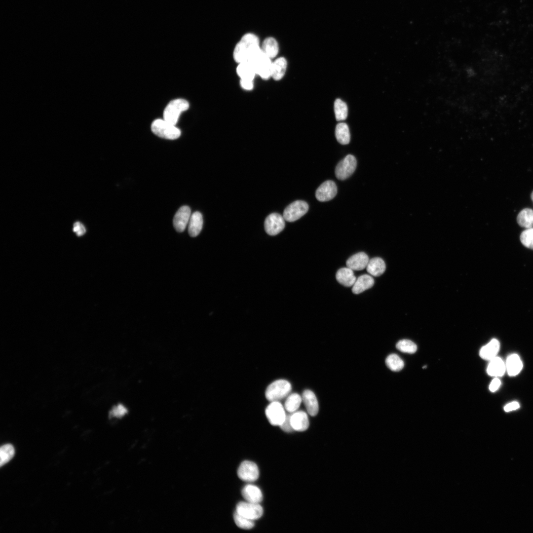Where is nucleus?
<instances>
[{
    "label": "nucleus",
    "mask_w": 533,
    "mask_h": 533,
    "mask_svg": "<svg viewBox=\"0 0 533 533\" xmlns=\"http://www.w3.org/2000/svg\"><path fill=\"white\" fill-rule=\"evenodd\" d=\"M336 277L338 282L345 287L352 286L356 279L353 270L347 266L339 269Z\"/></svg>",
    "instance_id": "20"
},
{
    "label": "nucleus",
    "mask_w": 533,
    "mask_h": 533,
    "mask_svg": "<svg viewBox=\"0 0 533 533\" xmlns=\"http://www.w3.org/2000/svg\"><path fill=\"white\" fill-rule=\"evenodd\" d=\"M501 385V381L497 377L494 379L490 383L489 389L491 392H495Z\"/></svg>",
    "instance_id": "41"
},
{
    "label": "nucleus",
    "mask_w": 533,
    "mask_h": 533,
    "mask_svg": "<svg viewBox=\"0 0 533 533\" xmlns=\"http://www.w3.org/2000/svg\"><path fill=\"white\" fill-rule=\"evenodd\" d=\"M14 455V449L12 445L9 444L2 446L0 449V466L8 462Z\"/></svg>",
    "instance_id": "33"
},
{
    "label": "nucleus",
    "mask_w": 533,
    "mask_h": 533,
    "mask_svg": "<svg viewBox=\"0 0 533 533\" xmlns=\"http://www.w3.org/2000/svg\"><path fill=\"white\" fill-rule=\"evenodd\" d=\"M335 135L338 142L342 145L348 144L350 135L348 125L343 122L338 123L336 127Z\"/></svg>",
    "instance_id": "28"
},
{
    "label": "nucleus",
    "mask_w": 533,
    "mask_h": 533,
    "mask_svg": "<svg viewBox=\"0 0 533 533\" xmlns=\"http://www.w3.org/2000/svg\"><path fill=\"white\" fill-rule=\"evenodd\" d=\"M334 112L337 121L345 120L347 116V106L340 99H337L334 103Z\"/></svg>",
    "instance_id": "32"
},
{
    "label": "nucleus",
    "mask_w": 533,
    "mask_h": 533,
    "mask_svg": "<svg viewBox=\"0 0 533 533\" xmlns=\"http://www.w3.org/2000/svg\"><path fill=\"white\" fill-rule=\"evenodd\" d=\"M73 231L77 236H80L85 233L86 229L84 226L81 223L79 222H76L74 223L73 226Z\"/></svg>",
    "instance_id": "38"
},
{
    "label": "nucleus",
    "mask_w": 533,
    "mask_h": 533,
    "mask_svg": "<svg viewBox=\"0 0 533 533\" xmlns=\"http://www.w3.org/2000/svg\"><path fill=\"white\" fill-rule=\"evenodd\" d=\"M253 66L256 75L264 79L271 77L272 64L271 59L266 55L261 48L248 61Z\"/></svg>",
    "instance_id": "2"
},
{
    "label": "nucleus",
    "mask_w": 533,
    "mask_h": 533,
    "mask_svg": "<svg viewBox=\"0 0 533 533\" xmlns=\"http://www.w3.org/2000/svg\"><path fill=\"white\" fill-rule=\"evenodd\" d=\"M518 224L524 228H531L533 225V210L529 208L523 209L517 218Z\"/></svg>",
    "instance_id": "30"
},
{
    "label": "nucleus",
    "mask_w": 533,
    "mask_h": 533,
    "mask_svg": "<svg viewBox=\"0 0 533 533\" xmlns=\"http://www.w3.org/2000/svg\"><path fill=\"white\" fill-rule=\"evenodd\" d=\"M506 371L510 376L517 375L523 368V363L519 356L512 354L508 356L506 362Z\"/></svg>",
    "instance_id": "21"
},
{
    "label": "nucleus",
    "mask_w": 533,
    "mask_h": 533,
    "mask_svg": "<svg viewBox=\"0 0 533 533\" xmlns=\"http://www.w3.org/2000/svg\"><path fill=\"white\" fill-rule=\"evenodd\" d=\"M151 129L152 132L157 136L166 139H176L181 135V131L179 129L164 119H157L154 120L151 125Z\"/></svg>",
    "instance_id": "4"
},
{
    "label": "nucleus",
    "mask_w": 533,
    "mask_h": 533,
    "mask_svg": "<svg viewBox=\"0 0 533 533\" xmlns=\"http://www.w3.org/2000/svg\"><path fill=\"white\" fill-rule=\"evenodd\" d=\"M337 193L335 183L331 180L323 182L316 190L315 196L320 201H327L333 199Z\"/></svg>",
    "instance_id": "12"
},
{
    "label": "nucleus",
    "mask_w": 533,
    "mask_h": 533,
    "mask_svg": "<svg viewBox=\"0 0 533 533\" xmlns=\"http://www.w3.org/2000/svg\"><path fill=\"white\" fill-rule=\"evenodd\" d=\"M386 366L392 371L401 370L404 365L403 360L396 354L389 355L385 359Z\"/></svg>",
    "instance_id": "31"
},
{
    "label": "nucleus",
    "mask_w": 533,
    "mask_h": 533,
    "mask_svg": "<svg viewBox=\"0 0 533 533\" xmlns=\"http://www.w3.org/2000/svg\"><path fill=\"white\" fill-rule=\"evenodd\" d=\"M287 66V62L284 57H279L272 64L271 77L275 80H279L284 76Z\"/></svg>",
    "instance_id": "25"
},
{
    "label": "nucleus",
    "mask_w": 533,
    "mask_h": 533,
    "mask_svg": "<svg viewBox=\"0 0 533 533\" xmlns=\"http://www.w3.org/2000/svg\"><path fill=\"white\" fill-rule=\"evenodd\" d=\"M356 165L355 157L351 154H348L337 164L335 169V175L339 180H345L353 173Z\"/></svg>",
    "instance_id": "9"
},
{
    "label": "nucleus",
    "mask_w": 533,
    "mask_h": 533,
    "mask_svg": "<svg viewBox=\"0 0 533 533\" xmlns=\"http://www.w3.org/2000/svg\"><path fill=\"white\" fill-rule=\"evenodd\" d=\"M260 48L257 36L252 33H247L242 36L234 49V60L238 64L248 62Z\"/></svg>",
    "instance_id": "1"
},
{
    "label": "nucleus",
    "mask_w": 533,
    "mask_h": 533,
    "mask_svg": "<svg viewBox=\"0 0 533 533\" xmlns=\"http://www.w3.org/2000/svg\"><path fill=\"white\" fill-rule=\"evenodd\" d=\"M369 259L364 252L357 253L346 261V266L353 270H361L366 268Z\"/></svg>",
    "instance_id": "16"
},
{
    "label": "nucleus",
    "mask_w": 533,
    "mask_h": 533,
    "mask_svg": "<svg viewBox=\"0 0 533 533\" xmlns=\"http://www.w3.org/2000/svg\"><path fill=\"white\" fill-rule=\"evenodd\" d=\"M261 48L264 54L271 59L275 57L279 52V45L276 40L268 37L263 41Z\"/></svg>",
    "instance_id": "26"
},
{
    "label": "nucleus",
    "mask_w": 533,
    "mask_h": 533,
    "mask_svg": "<svg viewBox=\"0 0 533 533\" xmlns=\"http://www.w3.org/2000/svg\"><path fill=\"white\" fill-rule=\"evenodd\" d=\"M264 227L268 234L275 235L283 230L285 227V219L278 213H271L266 218Z\"/></svg>",
    "instance_id": "11"
},
{
    "label": "nucleus",
    "mask_w": 533,
    "mask_h": 533,
    "mask_svg": "<svg viewBox=\"0 0 533 533\" xmlns=\"http://www.w3.org/2000/svg\"><path fill=\"white\" fill-rule=\"evenodd\" d=\"M531 198H532V200L533 201V191L532 192V194H531Z\"/></svg>",
    "instance_id": "43"
},
{
    "label": "nucleus",
    "mask_w": 533,
    "mask_h": 533,
    "mask_svg": "<svg viewBox=\"0 0 533 533\" xmlns=\"http://www.w3.org/2000/svg\"><path fill=\"white\" fill-rule=\"evenodd\" d=\"M374 284V280L371 275L363 274L356 279L352 291L355 294H358L371 288Z\"/></svg>",
    "instance_id": "22"
},
{
    "label": "nucleus",
    "mask_w": 533,
    "mask_h": 533,
    "mask_svg": "<svg viewBox=\"0 0 533 533\" xmlns=\"http://www.w3.org/2000/svg\"><path fill=\"white\" fill-rule=\"evenodd\" d=\"M506 371L505 363L497 356L490 360L487 372L489 375L495 377L502 376Z\"/></svg>",
    "instance_id": "19"
},
{
    "label": "nucleus",
    "mask_w": 533,
    "mask_h": 533,
    "mask_svg": "<svg viewBox=\"0 0 533 533\" xmlns=\"http://www.w3.org/2000/svg\"><path fill=\"white\" fill-rule=\"evenodd\" d=\"M240 84L241 87L244 90H251L253 88V80L247 79H240Z\"/></svg>",
    "instance_id": "40"
},
{
    "label": "nucleus",
    "mask_w": 533,
    "mask_h": 533,
    "mask_svg": "<svg viewBox=\"0 0 533 533\" xmlns=\"http://www.w3.org/2000/svg\"><path fill=\"white\" fill-rule=\"evenodd\" d=\"M499 348V341L495 339H493L487 344L482 347L479 355L482 358L490 361L497 356Z\"/></svg>",
    "instance_id": "18"
},
{
    "label": "nucleus",
    "mask_w": 533,
    "mask_h": 533,
    "mask_svg": "<svg viewBox=\"0 0 533 533\" xmlns=\"http://www.w3.org/2000/svg\"><path fill=\"white\" fill-rule=\"evenodd\" d=\"M290 420L294 430L304 431L308 428V417L303 411H297L291 413Z\"/></svg>",
    "instance_id": "14"
},
{
    "label": "nucleus",
    "mask_w": 533,
    "mask_h": 533,
    "mask_svg": "<svg viewBox=\"0 0 533 533\" xmlns=\"http://www.w3.org/2000/svg\"><path fill=\"white\" fill-rule=\"evenodd\" d=\"M233 519L236 526L242 529L250 530L254 526V521L242 516L236 511L234 513Z\"/></svg>",
    "instance_id": "35"
},
{
    "label": "nucleus",
    "mask_w": 533,
    "mask_h": 533,
    "mask_svg": "<svg viewBox=\"0 0 533 533\" xmlns=\"http://www.w3.org/2000/svg\"><path fill=\"white\" fill-rule=\"evenodd\" d=\"M292 389L290 383L285 380H278L266 388L265 395L270 402L279 401L287 398Z\"/></svg>",
    "instance_id": "3"
},
{
    "label": "nucleus",
    "mask_w": 533,
    "mask_h": 533,
    "mask_svg": "<svg viewBox=\"0 0 533 533\" xmlns=\"http://www.w3.org/2000/svg\"><path fill=\"white\" fill-rule=\"evenodd\" d=\"M307 203L303 200H296L289 204L284 210L283 217L285 221L294 222L303 216L308 211Z\"/></svg>",
    "instance_id": "7"
},
{
    "label": "nucleus",
    "mask_w": 533,
    "mask_h": 533,
    "mask_svg": "<svg viewBox=\"0 0 533 533\" xmlns=\"http://www.w3.org/2000/svg\"><path fill=\"white\" fill-rule=\"evenodd\" d=\"M302 397L308 414L311 416H315L318 412L319 405L314 392L310 390L306 389L304 391Z\"/></svg>",
    "instance_id": "15"
},
{
    "label": "nucleus",
    "mask_w": 533,
    "mask_h": 533,
    "mask_svg": "<svg viewBox=\"0 0 533 533\" xmlns=\"http://www.w3.org/2000/svg\"><path fill=\"white\" fill-rule=\"evenodd\" d=\"M203 226L202 214L198 211L193 213L189 222L188 232L191 237L197 236L200 232Z\"/></svg>",
    "instance_id": "23"
},
{
    "label": "nucleus",
    "mask_w": 533,
    "mask_h": 533,
    "mask_svg": "<svg viewBox=\"0 0 533 533\" xmlns=\"http://www.w3.org/2000/svg\"><path fill=\"white\" fill-rule=\"evenodd\" d=\"M302 401V397L297 393H294L287 397L284 407L288 412L293 413L298 410Z\"/></svg>",
    "instance_id": "29"
},
{
    "label": "nucleus",
    "mask_w": 533,
    "mask_h": 533,
    "mask_svg": "<svg viewBox=\"0 0 533 533\" xmlns=\"http://www.w3.org/2000/svg\"><path fill=\"white\" fill-rule=\"evenodd\" d=\"M396 348L401 352L413 354L417 350V345L409 340L403 339L399 341L396 345Z\"/></svg>",
    "instance_id": "34"
},
{
    "label": "nucleus",
    "mask_w": 533,
    "mask_h": 533,
    "mask_svg": "<svg viewBox=\"0 0 533 533\" xmlns=\"http://www.w3.org/2000/svg\"><path fill=\"white\" fill-rule=\"evenodd\" d=\"M236 512L251 520L260 518L263 514V509L260 503L248 501L240 502L236 507Z\"/></svg>",
    "instance_id": "8"
},
{
    "label": "nucleus",
    "mask_w": 533,
    "mask_h": 533,
    "mask_svg": "<svg viewBox=\"0 0 533 533\" xmlns=\"http://www.w3.org/2000/svg\"><path fill=\"white\" fill-rule=\"evenodd\" d=\"M520 407V405L518 402L516 401H513L508 403L504 407V410L506 412H509L514 410L518 409Z\"/></svg>",
    "instance_id": "42"
},
{
    "label": "nucleus",
    "mask_w": 533,
    "mask_h": 533,
    "mask_svg": "<svg viewBox=\"0 0 533 533\" xmlns=\"http://www.w3.org/2000/svg\"><path fill=\"white\" fill-rule=\"evenodd\" d=\"M237 475L242 481L247 482H254L259 478V468L254 462L245 460L239 465Z\"/></svg>",
    "instance_id": "10"
},
{
    "label": "nucleus",
    "mask_w": 533,
    "mask_h": 533,
    "mask_svg": "<svg viewBox=\"0 0 533 533\" xmlns=\"http://www.w3.org/2000/svg\"><path fill=\"white\" fill-rule=\"evenodd\" d=\"M291 413L287 414L285 420L279 426L282 430L286 432H291L294 430L291 423Z\"/></svg>",
    "instance_id": "37"
},
{
    "label": "nucleus",
    "mask_w": 533,
    "mask_h": 533,
    "mask_svg": "<svg viewBox=\"0 0 533 533\" xmlns=\"http://www.w3.org/2000/svg\"><path fill=\"white\" fill-rule=\"evenodd\" d=\"M191 211L188 206L181 207L176 212L173 218V226L178 232H183L189 224Z\"/></svg>",
    "instance_id": "13"
},
{
    "label": "nucleus",
    "mask_w": 533,
    "mask_h": 533,
    "mask_svg": "<svg viewBox=\"0 0 533 533\" xmlns=\"http://www.w3.org/2000/svg\"><path fill=\"white\" fill-rule=\"evenodd\" d=\"M265 412L268 421L274 426H280L287 415L284 407L279 401L270 402Z\"/></svg>",
    "instance_id": "6"
},
{
    "label": "nucleus",
    "mask_w": 533,
    "mask_h": 533,
    "mask_svg": "<svg viewBox=\"0 0 533 533\" xmlns=\"http://www.w3.org/2000/svg\"><path fill=\"white\" fill-rule=\"evenodd\" d=\"M520 240L525 246L533 249V228H529L523 231L520 235Z\"/></svg>",
    "instance_id": "36"
},
{
    "label": "nucleus",
    "mask_w": 533,
    "mask_h": 533,
    "mask_svg": "<svg viewBox=\"0 0 533 533\" xmlns=\"http://www.w3.org/2000/svg\"><path fill=\"white\" fill-rule=\"evenodd\" d=\"M242 495L246 501L260 503L263 500V494L261 490L257 486L248 484L245 486L241 491Z\"/></svg>",
    "instance_id": "17"
},
{
    "label": "nucleus",
    "mask_w": 533,
    "mask_h": 533,
    "mask_svg": "<svg viewBox=\"0 0 533 533\" xmlns=\"http://www.w3.org/2000/svg\"><path fill=\"white\" fill-rule=\"evenodd\" d=\"M236 73L240 79L253 80L256 75L253 66L249 62L238 63L236 68Z\"/></svg>",
    "instance_id": "27"
},
{
    "label": "nucleus",
    "mask_w": 533,
    "mask_h": 533,
    "mask_svg": "<svg viewBox=\"0 0 533 533\" xmlns=\"http://www.w3.org/2000/svg\"><path fill=\"white\" fill-rule=\"evenodd\" d=\"M189 108V102L183 99H176L170 102L163 112V119L175 125L177 123L181 113Z\"/></svg>",
    "instance_id": "5"
},
{
    "label": "nucleus",
    "mask_w": 533,
    "mask_h": 533,
    "mask_svg": "<svg viewBox=\"0 0 533 533\" xmlns=\"http://www.w3.org/2000/svg\"><path fill=\"white\" fill-rule=\"evenodd\" d=\"M126 412V409L121 405L114 407L111 411V414L115 417H120Z\"/></svg>",
    "instance_id": "39"
},
{
    "label": "nucleus",
    "mask_w": 533,
    "mask_h": 533,
    "mask_svg": "<svg viewBox=\"0 0 533 533\" xmlns=\"http://www.w3.org/2000/svg\"><path fill=\"white\" fill-rule=\"evenodd\" d=\"M385 268L384 261L381 258L376 257L369 260L366 269L371 275L379 276L384 272Z\"/></svg>",
    "instance_id": "24"
}]
</instances>
